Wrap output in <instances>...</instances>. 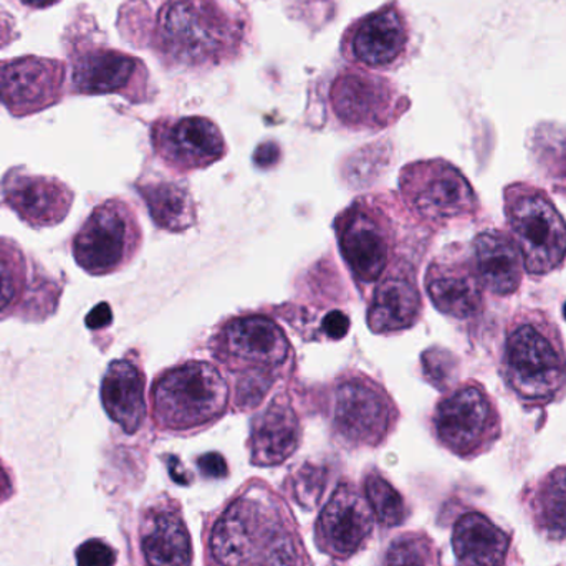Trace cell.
Listing matches in <instances>:
<instances>
[{
	"mask_svg": "<svg viewBox=\"0 0 566 566\" xmlns=\"http://www.w3.org/2000/svg\"><path fill=\"white\" fill-rule=\"evenodd\" d=\"M245 32L242 13L221 0H163L155 15L153 46L168 65L208 69L234 59Z\"/></svg>",
	"mask_w": 566,
	"mask_h": 566,
	"instance_id": "obj_1",
	"label": "cell"
},
{
	"mask_svg": "<svg viewBox=\"0 0 566 566\" xmlns=\"http://www.w3.org/2000/svg\"><path fill=\"white\" fill-rule=\"evenodd\" d=\"M501 376L525 408H544L566 396V348L544 310H521L505 326Z\"/></svg>",
	"mask_w": 566,
	"mask_h": 566,
	"instance_id": "obj_2",
	"label": "cell"
},
{
	"mask_svg": "<svg viewBox=\"0 0 566 566\" xmlns=\"http://www.w3.org/2000/svg\"><path fill=\"white\" fill-rule=\"evenodd\" d=\"M504 212L528 275L545 277L564 268L566 222L544 189L528 182L509 185L504 189Z\"/></svg>",
	"mask_w": 566,
	"mask_h": 566,
	"instance_id": "obj_3",
	"label": "cell"
},
{
	"mask_svg": "<svg viewBox=\"0 0 566 566\" xmlns=\"http://www.w3.org/2000/svg\"><path fill=\"white\" fill-rule=\"evenodd\" d=\"M153 416L166 431H191L224 415L229 386L218 368L189 361L163 373L151 389Z\"/></svg>",
	"mask_w": 566,
	"mask_h": 566,
	"instance_id": "obj_4",
	"label": "cell"
},
{
	"mask_svg": "<svg viewBox=\"0 0 566 566\" xmlns=\"http://www.w3.org/2000/svg\"><path fill=\"white\" fill-rule=\"evenodd\" d=\"M142 229L123 199H108L90 212L72 241L76 265L93 277L115 274L138 254Z\"/></svg>",
	"mask_w": 566,
	"mask_h": 566,
	"instance_id": "obj_5",
	"label": "cell"
},
{
	"mask_svg": "<svg viewBox=\"0 0 566 566\" xmlns=\"http://www.w3.org/2000/svg\"><path fill=\"white\" fill-rule=\"evenodd\" d=\"M432 426L438 441L464 459L489 451L502 434L497 405L474 379L455 386L438 402Z\"/></svg>",
	"mask_w": 566,
	"mask_h": 566,
	"instance_id": "obj_6",
	"label": "cell"
},
{
	"mask_svg": "<svg viewBox=\"0 0 566 566\" xmlns=\"http://www.w3.org/2000/svg\"><path fill=\"white\" fill-rule=\"evenodd\" d=\"M399 186L409 211L431 228L478 214L474 188L444 159L411 163L402 169Z\"/></svg>",
	"mask_w": 566,
	"mask_h": 566,
	"instance_id": "obj_7",
	"label": "cell"
},
{
	"mask_svg": "<svg viewBox=\"0 0 566 566\" xmlns=\"http://www.w3.org/2000/svg\"><path fill=\"white\" fill-rule=\"evenodd\" d=\"M212 355L242 376L277 378L290 355V343L277 323L249 315L226 323L212 339Z\"/></svg>",
	"mask_w": 566,
	"mask_h": 566,
	"instance_id": "obj_8",
	"label": "cell"
},
{
	"mask_svg": "<svg viewBox=\"0 0 566 566\" xmlns=\"http://www.w3.org/2000/svg\"><path fill=\"white\" fill-rule=\"evenodd\" d=\"M329 103L338 122L353 132H378L405 112L395 83L359 69H343L336 75Z\"/></svg>",
	"mask_w": 566,
	"mask_h": 566,
	"instance_id": "obj_9",
	"label": "cell"
},
{
	"mask_svg": "<svg viewBox=\"0 0 566 566\" xmlns=\"http://www.w3.org/2000/svg\"><path fill=\"white\" fill-rule=\"evenodd\" d=\"M335 428L353 446H379L398 421L386 389L366 375L346 376L335 389Z\"/></svg>",
	"mask_w": 566,
	"mask_h": 566,
	"instance_id": "obj_10",
	"label": "cell"
},
{
	"mask_svg": "<svg viewBox=\"0 0 566 566\" xmlns=\"http://www.w3.org/2000/svg\"><path fill=\"white\" fill-rule=\"evenodd\" d=\"M411 29L398 3L389 2L353 22L343 33L342 53L369 70H396L408 55Z\"/></svg>",
	"mask_w": 566,
	"mask_h": 566,
	"instance_id": "obj_11",
	"label": "cell"
},
{
	"mask_svg": "<svg viewBox=\"0 0 566 566\" xmlns=\"http://www.w3.org/2000/svg\"><path fill=\"white\" fill-rule=\"evenodd\" d=\"M339 251L359 283L381 281L392 251V232L382 212L359 199L336 221Z\"/></svg>",
	"mask_w": 566,
	"mask_h": 566,
	"instance_id": "obj_12",
	"label": "cell"
},
{
	"mask_svg": "<svg viewBox=\"0 0 566 566\" xmlns=\"http://www.w3.org/2000/svg\"><path fill=\"white\" fill-rule=\"evenodd\" d=\"M65 65L27 55L0 62V103L15 118L35 115L62 99Z\"/></svg>",
	"mask_w": 566,
	"mask_h": 566,
	"instance_id": "obj_13",
	"label": "cell"
},
{
	"mask_svg": "<svg viewBox=\"0 0 566 566\" xmlns=\"http://www.w3.org/2000/svg\"><path fill=\"white\" fill-rule=\"evenodd\" d=\"M151 142L156 155L179 172L208 168L228 153L219 126L202 116L159 119L153 125Z\"/></svg>",
	"mask_w": 566,
	"mask_h": 566,
	"instance_id": "obj_14",
	"label": "cell"
},
{
	"mask_svg": "<svg viewBox=\"0 0 566 566\" xmlns=\"http://www.w3.org/2000/svg\"><path fill=\"white\" fill-rule=\"evenodd\" d=\"M75 192L53 176L10 169L0 182V202L32 229L55 228L65 221Z\"/></svg>",
	"mask_w": 566,
	"mask_h": 566,
	"instance_id": "obj_15",
	"label": "cell"
},
{
	"mask_svg": "<svg viewBox=\"0 0 566 566\" xmlns=\"http://www.w3.org/2000/svg\"><path fill=\"white\" fill-rule=\"evenodd\" d=\"M272 541L271 515L261 502L241 499L224 512L212 532V555L221 566H244Z\"/></svg>",
	"mask_w": 566,
	"mask_h": 566,
	"instance_id": "obj_16",
	"label": "cell"
},
{
	"mask_svg": "<svg viewBox=\"0 0 566 566\" xmlns=\"http://www.w3.org/2000/svg\"><path fill=\"white\" fill-rule=\"evenodd\" d=\"M373 531L369 505L352 484H342L319 514L316 541L333 557L355 555Z\"/></svg>",
	"mask_w": 566,
	"mask_h": 566,
	"instance_id": "obj_17",
	"label": "cell"
},
{
	"mask_svg": "<svg viewBox=\"0 0 566 566\" xmlns=\"http://www.w3.org/2000/svg\"><path fill=\"white\" fill-rule=\"evenodd\" d=\"M426 290L432 305L455 319L478 316L484 308V285L479 281L471 259L441 258L426 274Z\"/></svg>",
	"mask_w": 566,
	"mask_h": 566,
	"instance_id": "obj_18",
	"label": "cell"
},
{
	"mask_svg": "<svg viewBox=\"0 0 566 566\" xmlns=\"http://www.w3.org/2000/svg\"><path fill=\"white\" fill-rule=\"evenodd\" d=\"M142 60L112 49H92L80 53L73 63V86L83 95H108L138 88L146 83Z\"/></svg>",
	"mask_w": 566,
	"mask_h": 566,
	"instance_id": "obj_19",
	"label": "cell"
},
{
	"mask_svg": "<svg viewBox=\"0 0 566 566\" xmlns=\"http://www.w3.org/2000/svg\"><path fill=\"white\" fill-rule=\"evenodd\" d=\"M472 268L485 290L497 296H511L524 281V259L511 235L488 229L471 244Z\"/></svg>",
	"mask_w": 566,
	"mask_h": 566,
	"instance_id": "obj_20",
	"label": "cell"
},
{
	"mask_svg": "<svg viewBox=\"0 0 566 566\" xmlns=\"http://www.w3.org/2000/svg\"><path fill=\"white\" fill-rule=\"evenodd\" d=\"M422 296L411 271H396L376 286L368 310L369 328L379 335L411 328L421 318Z\"/></svg>",
	"mask_w": 566,
	"mask_h": 566,
	"instance_id": "obj_21",
	"label": "cell"
},
{
	"mask_svg": "<svg viewBox=\"0 0 566 566\" xmlns=\"http://www.w3.org/2000/svg\"><path fill=\"white\" fill-rule=\"evenodd\" d=\"M302 428L285 396H277L252 421L251 454L258 465H279L298 449Z\"/></svg>",
	"mask_w": 566,
	"mask_h": 566,
	"instance_id": "obj_22",
	"label": "cell"
},
{
	"mask_svg": "<svg viewBox=\"0 0 566 566\" xmlns=\"http://www.w3.org/2000/svg\"><path fill=\"white\" fill-rule=\"evenodd\" d=\"M146 378L138 365L116 359L102 381V405L106 415L128 434H135L146 418Z\"/></svg>",
	"mask_w": 566,
	"mask_h": 566,
	"instance_id": "obj_23",
	"label": "cell"
},
{
	"mask_svg": "<svg viewBox=\"0 0 566 566\" xmlns=\"http://www.w3.org/2000/svg\"><path fill=\"white\" fill-rule=\"evenodd\" d=\"M142 552L148 566H191V537L181 515L169 507L149 511L143 521Z\"/></svg>",
	"mask_w": 566,
	"mask_h": 566,
	"instance_id": "obj_24",
	"label": "cell"
},
{
	"mask_svg": "<svg viewBox=\"0 0 566 566\" xmlns=\"http://www.w3.org/2000/svg\"><path fill=\"white\" fill-rule=\"evenodd\" d=\"M452 548L461 566H502L511 538L485 515L468 514L455 524Z\"/></svg>",
	"mask_w": 566,
	"mask_h": 566,
	"instance_id": "obj_25",
	"label": "cell"
},
{
	"mask_svg": "<svg viewBox=\"0 0 566 566\" xmlns=\"http://www.w3.org/2000/svg\"><path fill=\"white\" fill-rule=\"evenodd\" d=\"M149 214L159 229L185 232L196 224V208L191 195L178 182H149L139 188Z\"/></svg>",
	"mask_w": 566,
	"mask_h": 566,
	"instance_id": "obj_26",
	"label": "cell"
},
{
	"mask_svg": "<svg viewBox=\"0 0 566 566\" xmlns=\"http://www.w3.org/2000/svg\"><path fill=\"white\" fill-rule=\"evenodd\" d=\"M532 515L542 534L552 541L566 538V468L545 475L532 497Z\"/></svg>",
	"mask_w": 566,
	"mask_h": 566,
	"instance_id": "obj_27",
	"label": "cell"
},
{
	"mask_svg": "<svg viewBox=\"0 0 566 566\" xmlns=\"http://www.w3.org/2000/svg\"><path fill=\"white\" fill-rule=\"evenodd\" d=\"M531 155L545 181L566 198V126H538L532 133Z\"/></svg>",
	"mask_w": 566,
	"mask_h": 566,
	"instance_id": "obj_28",
	"label": "cell"
},
{
	"mask_svg": "<svg viewBox=\"0 0 566 566\" xmlns=\"http://www.w3.org/2000/svg\"><path fill=\"white\" fill-rule=\"evenodd\" d=\"M29 269L22 249L12 239L0 238V316L12 312L25 293Z\"/></svg>",
	"mask_w": 566,
	"mask_h": 566,
	"instance_id": "obj_29",
	"label": "cell"
},
{
	"mask_svg": "<svg viewBox=\"0 0 566 566\" xmlns=\"http://www.w3.org/2000/svg\"><path fill=\"white\" fill-rule=\"evenodd\" d=\"M366 497L375 511L376 517L386 527L402 524L406 518V505L399 492L378 472H371L365 481Z\"/></svg>",
	"mask_w": 566,
	"mask_h": 566,
	"instance_id": "obj_30",
	"label": "cell"
},
{
	"mask_svg": "<svg viewBox=\"0 0 566 566\" xmlns=\"http://www.w3.org/2000/svg\"><path fill=\"white\" fill-rule=\"evenodd\" d=\"M385 566H432L431 545L421 535L396 538L386 554Z\"/></svg>",
	"mask_w": 566,
	"mask_h": 566,
	"instance_id": "obj_31",
	"label": "cell"
},
{
	"mask_svg": "<svg viewBox=\"0 0 566 566\" xmlns=\"http://www.w3.org/2000/svg\"><path fill=\"white\" fill-rule=\"evenodd\" d=\"M326 474L322 468L303 465L293 478V495L296 502L305 509H313L318 504L319 497L325 492Z\"/></svg>",
	"mask_w": 566,
	"mask_h": 566,
	"instance_id": "obj_32",
	"label": "cell"
},
{
	"mask_svg": "<svg viewBox=\"0 0 566 566\" xmlns=\"http://www.w3.org/2000/svg\"><path fill=\"white\" fill-rule=\"evenodd\" d=\"M76 566H115L116 552L102 538L83 542L75 552Z\"/></svg>",
	"mask_w": 566,
	"mask_h": 566,
	"instance_id": "obj_33",
	"label": "cell"
},
{
	"mask_svg": "<svg viewBox=\"0 0 566 566\" xmlns=\"http://www.w3.org/2000/svg\"><path fill=\"white\" fill-rule=\"evenodd\" d=\"M451 353L446 352H426L422 356V366H424L426 376L429 381L434 386H446L451 378V368L454 363H451Z\"/></svg>",
	"mask_w": 566,
	"mask_h": 566,
	"instance_id": "obj_34",
	"label": "cell"
},
{
	"mask_svg": "<svg viewBox=\"0 0 566 566\" xmlns=\"http://www.w3.org/2000/svg\"><path fill=\"white\" fill-rule=\"evenodd\" d=\"M262 566H302L295 544L290 538H272Z\"/></svg>",
	"mask_w": 566,
	"mask_h": 566,
	"instance_id": "obj_35",
	"label": "cell"
},
{
	"mask_svg": "<svg viewBox=\"0 0 566 566\" xmlns=\"http://www.w3.org/2000/svg\"><path fill=\"white\" fill-rule=\"evenodd\" d=\"M349 329V318L343 312L328 313L323 319V332H325L326 336L333 339H342L345 338L346 333Z\"/></svg>",
	"mask_w": 566,
	"mask_h": 566,
	"instance_id": "obj_36",
	"label": "cell"
},
{
	"mask_svg": "<svg viewBox=\"0 0 566 566\" xmlns=\"http://www.w3.org/2000/svg\"><path fill=\"white\" fill-rule=\"evenodd\" d=\"M198 464L202 474L208 475V478L222 479L226 478L229 472L226 459L222 458L221 454H216V452H209V454L202 455Z\"/></svg>",
	"mask_w": 566,
	"mask_h": 566,
	"instance_id": "obj_37",
	"label": "cell"
},
{
	"mask_svg": "<svg viewBox=\"0 0 566 566\" xmlns=\"http://www.w3.org/2000/svg\"><path fill=\"white\" fill-rule=\"evenodd\" d=\"M279 159H281V148L274 142L262 143L255 149L254 161L259 168H271V166L277 165Z\"/></svg>",
	"mask_w": 566,
	"mask_h": 566,
	"instance_id": "obj_38",
	"label": "cell"
},
{
	"mask_svg": "<svg viewBox=\"0 0 566 566\" xmlns=\"http://www.w3.org/2000/svg\"><path fill=\"white\" fill-rule=\"evenodd\" d=\"M13 494H15V491H13L12 474L0 459V505L6 504L9 499L13 497Z\"/></svg>",
	"mask_w": 566,
	"mask_h": 566,
	"instance_id": "obj_39",
	"label": "cell"
},
{
	"mask_svg": "<svg viewBox=\"0 0 566 566\" xmlns=\"http://www.w3.org/2000/svg\"><path fill=\"white\" fill-rule=\"evenodd\" d=\"M20 2L30 9H46V7L55 6L60 0H20Z\"/></svg>",
	"mask_w": 566,
	"mask_h": 566,
	"instance_id": "obj_40",
	"label": "cell"
},
{
	"mask_svg": "<svg viewBox=\"0 0 566 566\" xmlns=\"http://www.w3.org/2000/svg\"><path fill=\"white\" fill-rule=\"evenodd\" d=\"M564 318L566 319V302L564 303Z\"/></svg>",
	"mask_w": 566,
	"mask_h": 566,
	"instance_id": "obj_41",
	"label": "cell"
},
{
	"mask_svg": "<svg viewBox=\"0 0 566 566\" xmlns=\"http://www.w3.org/2000/svg\"><path fill=\"white\" fill-rule=\"evenodd\" d=\"M329 566H335V565H329Z\"/></svg>",
	"mask_w": 566,
	"mask_h": 566,
	"instance_id": "obj_42",
	"label": "cell"
}]
</instances>
